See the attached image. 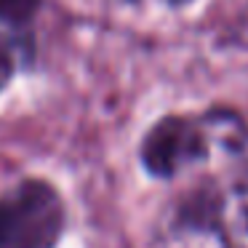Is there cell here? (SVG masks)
Returning a JSON list of instances; mask_svg holds the SVG:
<instances>
[{
    "instance_id": "4",
    "label": "cell",
    "mask_w": 248,
    "mask_h": 248,
    "mask_svg": "<svg viewBox=\"0 0 248 248\" xmlns=\"http://www.w3.org/2000/svg\"><path fill=\"white\" fill-rule=\"evenodd\" d=\"M11 78H14V56L6 40H0V91L11 83Z\"/></svg>"
},
{
    "instance_id": "1",
    "label": "cell",
    "mask_w": 248,
    "mask_h": 248,
    "mask_svg": "<svg viewBox=\"0 0 248 248\" xmlns=\"http://www.w3.org/2000/svg\"><path fill=\"white\" fill-rule=\"evenodd\" d=\"M64 208L54 187L30 179L0 198V248H54Z\"/></svg>"
},
{
    "instance_id": "5",
    "label": "cell",
    "mask_w": 248,
    "mask_h": 248,
    "mask_svg": "<svg viewBox=\"0 0 248 248\" xmlns=\"http://www.w3.org/2000/svg\"><path fill=\"white\" fill-rule=\"evenodd\" d=\"M168 6H184V3H192V0H166Z\"/></svg>"
},
{
    "instance_id": "3",
    "label": "cell",
    "mask_w": 248,
    "mask_h": 248,
    "mask_svg": "<svg viewBox=\"0 0 248 248\" xmlns=\"http://www.w3.org/2000/svg\"><path fill=\"white\" fill-rule=\"evenodd\" d=\"M40 0H0V38L30 40Z\"/></svg>"
},
{
    "instance_id": "2",
    "label": "cell",
    "mask_w": 248,
    "mask_h": 248,
    "mask_svg": "<svg viewBox=\"0 0 248 248\" xmlns=\"http://www.w3.org/2000/svg\"><path fill=\"white\" fill-rule=\"evenodd\" d=\"M203 155V134L187 118H166L147 134L141 144L144 166L152 173L171 176Z\"/></svg>"
}]
</instances>
